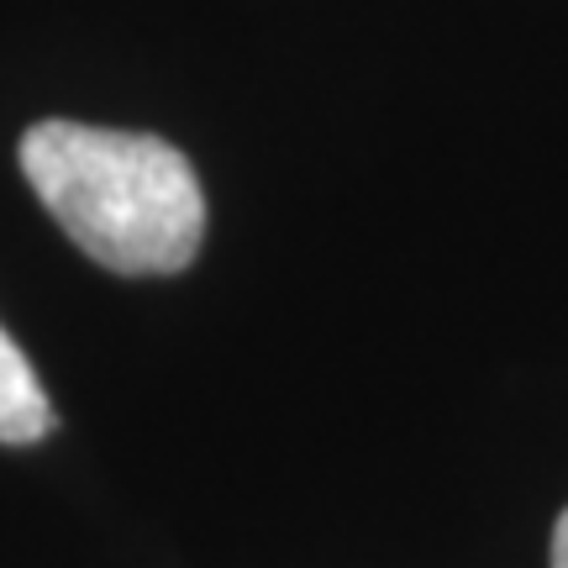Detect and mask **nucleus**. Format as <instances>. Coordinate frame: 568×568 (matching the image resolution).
<instances>
[{"label":"nucleus","instance_id":"f257e3e1","mask_svg":"<svg viewBox=\"0 0 568 568\" xmlns=\"http://www.w3.org/2000/svg\"><path fill=\"white\" fill-rule=\"evenodd\" d=\"M21 174L84 258L111 274H180L205 237L195 163L153 132L38 122L21 138Z\"/></svg>","mask_w":568,"mask_h":568},{"label":"nucleus","instance_id":"f03ea898","mask_svg":"<svg viewBox=\"0 0 568 568\" xmlns=\"http://www.w3.org/2000/svg\"><path fill=\"white\" fill-rule=\"evenodd\" d=\"M48 432H53V406L42 395L38 368L27 364V353L0 326V443L27 447Z\"/></svg>","mask_w":568,"mask_h":568},{"label":"nucleus","instance_id":"7ed1b4c3","mask_svg":"<svg viewBox=\"0 0 568 568\" xmlns=\"http://www.w3.org/2000/svg\"><path fill=\"white\" fill-rule=\"evenodd\" d=\"M552 568H568V510L558 516V527H552Z\"/></svg>","mask_w":568,"mask_h":568}]
</instances>
